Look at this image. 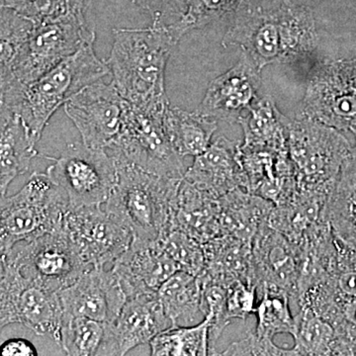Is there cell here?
<instances>
[{"mask_svg":"<svg viewBox=\"0 0 356 356\" xmlns=\"http://www.w3.org/2000/svg\"><path fill=\"white\" fill-rule=\"evenodd\" d=\"M104 323L92 318H64L60 346L67 355H97L104 336Z\"/></svg>","mask_w":356,"mask_h":356,"instance_id":"35","label":"cell"},{"mask_svg":"<svg viewBox=\"0 0 356 356\" xmlns=\"http://www.w3.org/2000/svg\"><path fill=\"white\" fill-rule=\"evenodd\" d=\"M58 294L64 318L86 317L102 323L113 321L128 300L113 270L105 266L90 267Z\"/></svg>","mask_w":356,"mask_h":356,"instance_id":"16","label":"cell"},{"mask_svg":"<svg viewBox=\"0 0 356 356\" xmlns=\"http://www.w3.org/2000/svg\"><path fill=\"white\" fill-rule=\"evenodd\" d=\"M62 229L88 267L113 264L134 238L130 229L110 214L103 204L67 208Z\"/></svg>","mask_w":356,"mask_h":356,"instance_id":"12","label":"cell"},{"mask_svg":"<svg viewBox=\"0 0 356 356\" xmlns=\"http://www.w3.org/2000/svg\"><path fill=\"white\" fill-rule=\"evenodd\" d=\"M33 25V21L0 4V70H13L14 60Z\"/></svg>","mask_w":356,"mask_h":356,"instance_id":"37","label":"cell"},{"mask_svg":"<svg viewBox=\"0 0 356 356\" xmlns=\"http://www.w3.org/2000/svg\"><path fill=\"white\" fill-rule=\"evenodd\" d=\"M95 41V31L89 27L83 13L34 22L14 60L13 74L28 86Z\"/></svg>","mask_w":356,"mask_h":356,"instance_id":"7","label":"cell"},{"mask_svg":"<svg viewBox=\"0 0 356 356\" xmlns=\"http://www.w3.org/2000/svg\"><path fill=\"white\" fill-rule=\"evenodd\" d=\"M252 0H188L186 10L177 22L168 26L175 41L179 42L187 33L235 16L245 7L252 6Z\"/></svg>","mask_w":356,"mask_h":356,"instance_id":"33","label":"cell"},{"mask_svg":"<svg viewBox=\"0 0 356 356\" xmlns=\"http://www.w3.org/2000/svg\"><path fill=\"white\" fill-rule=\"evenodd\" d=\"M173 226L204 243L221 236L219 198L182 178L175 202Z\"/></svg>","mask_w":356,"mask_h":356,"instance_id":"23","label":"cell"},{"mask_svg":"<svg viewBox=\"0 0 356 356\" xmlns=\"http://www.w3.org/2000/svg\"><path fill=\"white\" fill-rule=\"evenodd\" d=\"M205 267L201 277L228 286L243 281L257 286L252 243L229 236H219L203 243Z\"/></svg>","mask_w":356,"mask_h":356,"instance_id":"22","label":"cell"},{"mask_svg":"<svg viewBox=\"0 0 356 356\" xmlns=\"http://www.w3.org/2000/svg\"><path fill=\"white\" fill-rule=\"evenodd\" d=\"M261 70L242 51L232 69L213 79L196 111L213 120L238 123L259 97Z\"/></svg>","mask_w":356,"mask_h":356,"instance_id":"15","label":"cell"},{"mask_svg":"<svg viewBox=\"0 0 356 356\" xmlns=\"http://www.w3.org/2000/svg\"><path fill=\"white\" fill-rule=\"evenodd\" d=\"M257 292L262 288L280 290L295 297L299 276L298 254L291 243L266 225L252 243Z\"/></svg>","mask_w":356,"mask_h":356,"instance_id":"20","label":"cell"},{"mask_svg":"<svg viewBox=\"0 0 356 356\" xmlns=\"http://www.w3.org/2000/svg\"><path fill=\"white\" fill-rule=\"evenodd\" d=\"M210 314L188 327H170L149 341L153 356L209 355Z\"/></svg>","mask_w":356,"mask_h":356,"instance_id":"31","label":"cell"},{"mask_svg":"<svg viewBox=\"0 0 356 356\" xmlns=\"http://www.w3.org/2000/svg\"><path fill=\"white\" fill-rule=\"evenodd\" d=\"M245 146L285 149L291 120L280 111L273 96L259 97L238 119Z\"/></svg>","mask_w":356,"mask_h":356,"instance_id":"28","label":"cell"},{"mask_svg":"<svg viewBox=\"0 0 356 356\" xmlns=\"http://www.w3.org/2000/svg\"><path fill=\"white\" fill-rule=\"evenodd\" d=\"M127 104L113 83L98 81L72 96L64 109L86 146L109 151L118 139Z\"/></svg>","mask_w":356,"mask_h":356,"instance_id":"13","label":"cell"},{"mask_svg":"<svg viewBox=\"0 0 356 356\" xmlns=\"http://www.w3.org/2000/svg\"><path fill=\"white\" fill-rule=\"evenodd\" d=\"M156 241L179 266L180 270L195 276L203 273L205 267L203 243L175 226L163 231Z\"/></svg>","mask_w":356,"mask_h":356,"instance_id":"36","label":"cell"},{"mask_svg":"<svg viewBox=\"0 0 356 356\" xmlns=\"http://www.w3.org/2000/svg\"><path fill=\"white\" fill-rule=\"evenodd\" d=\"M240 163L245 191L274 206L287 202L294 196L297 182L288 147L273 149L241 144Z\"/></svg>","mask_w":356,"mask_h":356,"instance_id":"17","label":"cell"},{"mask_svg":"<svg viewBox=\"0 0 356 356\" xmlns=\"http://www.w3.org/2000/svg\"><path fill=\"white\" fill-rule=\"evenodd\" d=\"M283 2H285V3H291V0H283Z\"/></svg>","mask_w":356,"mask_h":356,"instance_id":"46","label":"cell"},{"mask_svg":"<svg viewBox=\"0 0 356 356\" xmlns=\"http://www.w3.org/2000/svg\"><path fill=\"white\" fill-rule=\"evenodd\" d=\"M170 105L142 109L128 102L118 139L107 152L159 177L184 178V158L165 130V114Z\"/></svg>","mask_w":356,"mask_h":356,"instance_id":"6","label":"cell"},{"mask_svg":"<svg viewBox=\"0 0 356 356\" xmlns=\"http://www.w3.org/2000/svg\"><path fill=\"white\" fill-rule=\"evenodd\" d=\"M86 0H0L33 22L56 19L70 14L83 13Z\"/></svg>","mask_w":356,"mask_h":356,"instance_id":"38","label":"cell"},{"mask_svg":"<svg viewBox=\"0 0 356 356\" xmlns=\"http://www.w3.org/2000/svg\"><path fill=\"white\" fill-rule=\"evenodd\" d=\"M287 147L297 189L327 194H331L344 161L353 154L341 131L299 114L288 129Z\"/></svg>","mask_w":356,"mask_h":356,"instance_id":"4","label":"cell"},{"mask_svg":"<svg viewBox=\"0 0 356 356\" xmlns=\"http://www.w3.org/2000/svg\"><path fill=\"white\" fill-rule=\"evenodd\" d=\"M104 336L97 355H125L149 343L159 332L172 327L158 293L127 300L113 321L104 323Z\"/></svg>","mask_w":356,"mask_h":356,"instance_id":"14","label":"cell"},{"mask_svg":"<svg viewBox=\"0 0 356 356\" xmlns=\"http://www.w3.org/2000/svg\"><path fill=\"white\" fill-rule=\"evenodd\" d=\"M11 324L25 325L60 346L64 307L58 291L23 277L6 259V275L0 286V334Z\"/></svg>","mask_w":356,"mask_h":356,"instance_id":"9","label":"cell"},{"mask_svg":"<svg viewBox=\"0 0 356 356\" xmlns=\"http://www.w3.org/2000/svg\"><path fill=\"white\" fill-rule=\"evenodd\" d=\"M257 288L243 281H235L227 286L222 320L226 327L234 321L245 320L255 313Z\"/></svg>","mask_w":356,"mask_h":356,"instance_id":"39","label":"cell"},{"mask_svg":"<svg viewBox=\"0 0 356 356\" xmlns=\"http://www.w3.org/2000/svg\"><path fill=\"white\" fill-rule=\"evenodd\" d=\"M113 156L117 180L105 209L123 222L134 238L156 241L173 226L175 202L182 178L159 177Z\"/></svg>","mask_w":356,"mask_h":356,"instance_id":"2","label":"cell"},{"mask_svg":"<svg viewBox=\"0 0 356 356\" xmlns=\"http://www.w3.org/2000/svg\"><path fill=\"white\" fill-rule=\"evenodd\" d=\"M158 298L172 327H188L206 317L202 283L198 276L178 270L159 287Z\"/></svg>","mask_w":356,"mask_h":356,"instance_id":"26","label":"cell"},{"mask_svg":"<svg viewBox=\"0 0 356 356\" xmlns=\"http://www.w3.org/2000/svg\"><path fill=\"white\" fill-rule=\"evenodd\" d=\"M220 355L294 356L291 348H280L273 339L259 336L254 331L248 332L242 339L229 344Z\"/></svg>","mask_w":356,"mask_h":356,"instance_id":"41","label":"cell"},{"mask_svg":"<svg viewBox=\"0 0 356 356\" xmlns=\"http://www.w3.org/2000/svg\"><path fill=\"white\" fill-rule=\"evenodd\" d=\"M112 270L128 299L158 293L170 276L180 270L158 241L133 238L130 247L113 262Z\"/></svg>","mask_w":356,"mask_h":356,"instance_id":"18","label":"cell"},{"mask_svg":"<svg viewBox=\"0 0 356 356\" xmlns=\"http://www.w3.org/2000/svg\"><path fill=\"white\" fill-rule=\"evenodd\" d=\"M19 116L16 115L0 134V198L6 195L15 178L29 170L33 159L39 156Z\"/></svg>","mask_w":356,"mask_h":356,"instance_id":"30","label":"cell"},{"mask_svg":"<svg viewBox=\"0 0 356 356\" xmlns=\"http://www.w3.org/2000/svg\"><path fill=\"white\" fill-rule=\"evenodd\" d=\"M34 344L22 337L9 339L0 344V356H37Z\"/></svg>","mask_w":356,"mask_h":356,"instance_id":"43","label":"cell"},{"mask_svg":"<svg viewBox=\"0 0 356 356\" xmlns=\"http://www.w3.org/2000/svg\"><path fill=\"white\" fill-rule=\"evenodd\" d=\"M261 295L255 315L257 323L255 334L273 339L276 334H293L295 318L290 308V296L280 290L262 288L257 292Z\"/></svg>","mask_w":356,"mask_h":356,"instance_id":"34","label":"cell"},{"mask_svg":"<svg viewBox=\"0 0 356 356\" xmlns=\"http://www.w3.org/2000/svg\"><path fill=\"white\" fill-rule=\"evenodd\" d=\"M25 86L13 70H0V134L17 115Z\"/></svg>","mask_w":356,"mask_h":356,"instance_id":"40","label":"cell"},{"mask_svg":"<svg viewBox=\"0 0 356 356\" xmlns=\"http://www.w3.org/2000/svg\"><path fill=\"white\" fill-rule=\"evenodd\" d=\"M281 64L300 67L309 64L318 47L315 18L306 6L283 2L280 7Z\"/></svg>","mask_w":356,"mask_h":356,"instance_id":"25","label":"cell"},{"mask_svg":"<svg viewBox=\"0 0 356 356\" xmlns=\"http://www.w3.org/2000/svg\"><path fill=\"white\" fill-rule=\"evenodd\" d=\"M93 44L83 47L38 79L25 86L17 116L35 145L51 117L88 84L108 76L106 60H100Z\"/></svg>","mask_w":356,"mask_h":356,"instance_id":"3","label":"cell"},{"mask_svg":"<svg viewBox=\"0 0 356 356\" xmlns=\"http://www.w3.org/2000/svg\"><path fill=\"white\" fill-rule=\"evenodd\" d=\"M294 318V356L334 355L337 332L331 323L307 309H299Z\"/></svg>","mask_w":356,"mask_h":356,"instance_id":"32","label":"cell"},{"mask_svg":"<svg viewBox=\"0 0 356 356\" xmlns=\"http://www.w3.org/2000/svg\"><path fill=\"white\" fill-rule=\"evenodd\" d=\"M240 147L238 140L224 136L217 138L206 151L194 156L193 163L185 170L184 179L216 198L236 188L245 189Z\"/></svg>","mask_w":356,"mask_h":356,"instance_id":"21","label":"cell"},{"mask_svg":"<svg viewBox=\"0 0 356 356\" xmlns=\"http://www.w3.org/2000/svg\"><path fill=\"white\" fill-rule=\"evenodd\" d=\"M325 219L334 235L356 252V159L344 161L327 199Z\"/></svg>","mask_w":356,"mask_h":356,"instance_id":"27","label":"cell"},{"mask_svg":"<svg viewBox=\"0 0 356 356\" xmlns=\"http://www.w3.org/2000/svg\"><path fill=\"white\" fill-rule=\"evenodd\" d=\"M165 126L172 146L184 159L206 151L218 129L216 120L170 105L165 111Z\"/></svg>","mask_w":356,"mask_h":356,"instance_id":"29","label":"cell"},{"mask_svg":"<svg viewBox=\"0 0 356 356\" xmlns=\"http://www.w3.org/2000/svg\"><path fill=\"white\" fill-rule=\"evenodd\" d=\"M67 196L46 172H35L15 195L0 198V254L62 227Z\"/></svg>","mask_w":356,"mask_h":356,"instance_id":"5","label":"cell"},{"mask_svg":"<svg viewBox=\"0 0 356 356\" xmlns=\"http://www.w3.org/2000/svg\"><path fill=\"white\" fill-rule=\"evenodd\" d=\"M177 44L166 25L113 29V44L106 63L112 83L126 102L142 109L170 105L165 67Z\"/></svg>","mask_w":356,"mask_h":356,"instance_id":"1","label":"cell"},{"mask_svg":"<svg viewBox=\"0 0 356 356\" xmlns=\"http://www.w3.org/2000/svg\"><path fill=\"white\" fill-rule=\"evenodd\" d=\"M6 271V254H0V286Z\"/></svg>","mask_w":356,"mask_h":356,"instance_id":"44","label":"cell"},{"mask_svg":"<svg viewBox=\"0 0 356 356\" xmlns=\"http://www.w3.org/2000/svg\"><path fill=\"white\" fill-rule=\"evenodd\" d=\"M225 48L238 46L259 70L280 63V10L250 6L240 11L222 41Z\"/></svg>","mask_w":356,"mask_h":356,"instance_id":"19","label":"cell"},{"mask_svg":"<svg viewBox=\"0 0 356 356\" xmlns=\"http://www.w3.org/2000/svg\"><path fill=\"white\" fill-rule=\"evenodd\" d=\"M219 203L221 235L250 243L268 225L274 207V204L243 188L228 192L219 198Z\"/></svg>","mask_w":356,"mask_h":356,"instance_id":"24","label":"cell"},{"mask_svg":"<svg viewBox=\"0 0 356 356\" xmlns=\"http://www.w3.org/2000/svg\"><path fill=\"white\" fill-rule=\"evenodd\" d=\"M350 132L353 133V135H355V147H353V156H355V158L356 159V126L355 127L351 129Z\"/></svg>","mask_w":356,"mask_h":356,"instance_id":"45","label":"cell"},{"mask_svg":"<svg viewBox=\"0 0 356 356\" xmlns=\"http://www.w3.org/2000/svg\"><path fill=\"white\" fill-rule=\"evenodd\" d=\"M298 114L341 132L355 127L356 58L332 60L315 67Z\"/></svg>","mask_w":356,"mask_h":356,"instance_id":"11","label":"cell"},{"mask_svg":"<svg viewBox=\"0 0 356 356\" xmlns=\"http://www.w3.org/2000/svg\"><path fill=\"white\" fill-rule=\"evenodd\" d=\"M53 161L47 175L67 198L69 207L99 206L106 202L117 180L116 163L105 149L70 143Z\"/></svg>","mask_w":356,"mask_h":356,"instance_id":"8","label":"cell"},{"mask_svg":"<svg viewBox=\"0 0 356 356\" xmlns=\"http://www.w3.org/2000/svg\"><path fill=\"white\" fill-rule=\"evenodd\" d=\"M6 259L32 282L60 291L79 280L88 269L62 227L14 245Z\"/></svg>","mask_w":356,"mask_h":356,"instance_id":"10","label":"cell"},{"mask_svg":"<svg viewBox=\"0 0 356 356\" xmlns=\"http://www.w3.org/2000/svg\"><path fill=\"white\" fill-rule=\"evenodd\" d=\"M135 6L152 16L154 25L177 22L186 10L188 0H132Z\"/></svg>","mask_w":356,"mask_h":356,"instance_id":"42","label":"cell"}]
</instances>
